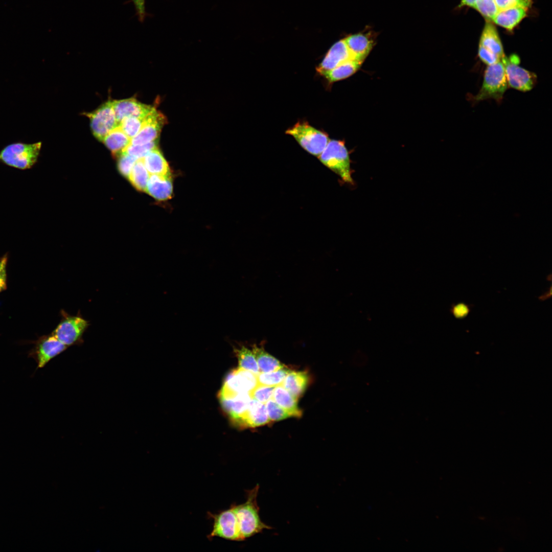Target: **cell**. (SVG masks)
<instances>
[{"label": "cell", "instance_id": "obj_1", "mask_svg": "<svg viewBox=\"0 0 552 552\" xmlns=\"http://www.w3.org/2000/svg\"><path fill=\"white\" fill-rule=\"evenodd\" d=\"M259 490V486L257 485L247 492V500L244 503L232 505L242 540L261 533L265 529L271 528L261 521L259 516V508L257 501Z\"/></svg>", "mask_w": 552, "mask_h": 552}, {"label": "cell", "instance_id": "obj_2", "mask_svg": "<svg viewBox=\"0 0 552 552\" xmlns=\"http://www.w3.org/2000/svg\"><path fill=\"white\" fill-rule=\"evenodd\" d=\"M42 143L16 142L0 151V162L20 170L29 169L37 162Z\"/></svg>", "mask_w": 552, "mask_h": 552}, {"label": "cell", "instance_id": "obj_3", "mask_svg": "<svg viewBox=\"0 0 552 552\" xmlns=\"http://www.w3.org/2000/svg\"><path fill=\"white\" fill-rule=\"evenodd\" d=\"M318 158L344 182L352 183L350 157L343 141L330 140Z\"/></svg>", "mask_w": 552, "mask_h": 552}, {"label": "cell", "instance_id": "obj_4", "mask_svg": "<svg viewBox=\"0 0 552 552\" xmlns=\"http://www.w3.org/2000/svg\"><path fill=\"white\" fill-rule=\"evenodd\" d=\"M508 86L502 61L488 65L485 71L481 87L474 99L479 101L492 99L500 102Z\"/></svg>", "mask_w": 552, "mask_h": 552}, {"label": "cell", "instance_id": "obj_5", "mask_svg": "<svg viewBox=\"0 0 552 552\" xmlns=\"http://www.w3.org/2000/svg\"><path fill=\"white\" fill-rule=\"evenodd\" d=\"M286 133L292 136L308 152L317 157L330 140L327 133L304 122L297 123L287 130Z\"/></svg>", "mask_w": 552, "mask_h": 552}, {"label": "cell", "instance_id": "obj_6", "mask_svg": "<svg viewBox=\"0 0 552 552\" xmlns=\"http://www.w3.org/2000/svg\"><path fill=\"white\" fill-rule=\"evenodd\" d=\"M508 86L521 91L532 90L537 82L536 75L519 65L520 60L516 54L501 59Z\"/></svg>", "mask_w": 552, "mask_h": 552}, {"label": "cell", "instance_id": "obj_7", "mask_svg": "<svg viewBox=\"0 0 552 552\" xmlns=\"http://www.w3.org/2000/svg\"><path fill=\"white\" fill-rule=\"evenodd\" d=\"M61 312L62 318L51 334L67 347L81 343L83 335L89 326L88 321L80 315Z\"/></svg>", "mask_w": 552, "mask_h": 552}, {"label": "cell", "instance_id": "obj_8", "mask_svg": "<svg viewBox=\"0 0 552 552\" xmlns=\"http://www.w3.org/2000/svg\"><path fill=\"white\" fill-rule=\"evenodd\" d=\"M90 120V127L94 135L102 141L104 137L119 125L113 108L112 101L109 100L97 109L85 113Z\"/></svg>", "mask_w": 552, "mask_h": 552}, {"label": "cell", "instance_id": "obj_9", "mask_svg": "<svg viewBox=\"0 0 552 552\" xmlns=\"http://www.w3.org/2000/svg\"><path fill=\"white\" fill-rule=\"evenodd\" d=\"M258 384L257 375L239 367L227 375L219 396L250 393Z\"/></svg>", "mask_w": 552, "mask_h": 552}, {"label": "cell", "instance_id": "obj_10", "mask_svg": "<svg viewBox=\"0 0 552 552\" xmlns=\"http://www.w3.org/2000/svg\"><path fill=\"white\" fill-rule=\"evenodd\" d=\"M214 520L213 530L209 538L219 537L232 541H243L237 518L232 507L218 514H211Z\"/></svg>", "mask_w": 552, "mask_h": 552}, {"label": "cell", "instance_id": "obj_11", "mask_svg": "<svg viewBox=\"0 0 552 552\" xmlns=\"http://www.w3.org/2000/svg\"><path fill=\"white\" fill-rule=\"evenodd\" d=\"M67 348L52 334L40 337L35 343L32 352L38 367H43L50 360Z\"/></svg>", "mask_w": 552, "mask_h": 552}, {"label": "cell", "instance_id": "obj_12", "mask_svg": "<svg viewBox=\"0 0 552 552\" xmlns=\"http://www.w3.org/2000/svg\"><path fill=\"white\" fill-rule=\"evenodd\" d=\"M165 122L164 114L154 109L145 118L141 130L131 139L130 144L142 145L158 140Z\"/></svg>", "mask_w": 552, "mask_h": 552}, {"label": "cell", "instance_id": "obj_13", "mask_svg": "<svg viewBox=\"0 0 552 552\" xmlns=\"http://www.w3.org/2000/svg\"><path fill=\"white\" fill-rule=\"evenodd\" d=\"M112 104L118 125L125 118L134 117L145 118L155 109L152 106L143 104L134 98L112 100Z\"/></svg>", "mask_w": 552, "mask_h": 552}, {"label": "cell", "instance_id": "obj_14", "mask_svg": "<svg viewBox=\"0 0 552 552\" xmlns=\"http://www.w3.org/2000/svg\"><path fill=\"white\" fill-rule=\"evenodd\" d=\"M222 407L232 420L238 424L246 410L250 400V393H238L228 396H219Z\"/></svg>", "mask_w": 552, "mask_h": 552}, {"label": "cell", "instance_id": "obj_15", "mask_svg": "<svg viewBox=\"0 0 552 552\" xmlns=\"http://www.w3.org/2000/svg\"><path fill=\"white\" fill-rule=\"evenodd\" d=\"M350 59H353V58L344 39H342L332 45L322 62L316 68V70L321 74Z\"/></svg>", "mask_w": 552, "mask_h": 552}, {"label": "cell", "instance_id": "obj_16", "mask_svg": "<svg viewBox=\"0 0 552 552\" xmlns=\"http://www.w3.org/2000/svg\"><path fill=\"white\" fill-rule=\"evenodd\" d=\"M270 422L265 404L251 399L237 426L244 427H256Z\"/></svg>", "mask_w": 552, "mask_h": 552}, {"label": "cell", "instance_id": "obj_17", "mask_svg": "<svg viewBox=\"0 0 552 552\" xmlns=\"http://www.w3.org/2000/svg\"><path fill=\"white\" fill-rule=\"evenodd\" d=\"M146 191L158 200H166L170 199L173 192V186L170 176L150 175Z\"/></svg>", "mask_w": 552, "mask_h": 552}, {"label": "cell", "instance_id": "obj_18", "mask_svg": "<svg viewBox=\"0 0 552 552\" xmlns=\"http://www.w3.org/2000/svg\"><path fill=\"white\" fill-rule=\"evenodd\" d=\"M344 39L353 59L362 63L373 48L372 40L363 33L351 35Z\"/></svg>", "mask_w": 552, "mask_h": 552}, {"label": "cell", "instance_id": "obj_19", "mask_svg": "<svg viewBox=\"0 0 552 552\" xmlns=\"http://www.w3.org/2000/svg\"><path fill=\"white\" fill-rule=\"evenodd\" d=\"M527 8L514 7L499 10L493 21L508 30H512L526 16Z\"/></svg>", "mask_w": 552, "mask_h": 552}, {"label": "cell", "instance_id": "obj_20", "mask_svg": "<svg viewBox=\"0 0 552 552\" xmlns=\"http://www.w3.org/2000/svg\"><path fill=\"white\" fill-rule=\"evenodd\" d=\"M479 45L496 55L501 59L505 56L498 33L490 21L487 20L484 26Z\"/></svg>", "mask_w": 552, "mask_h": 552}, {"label": "cell", "instance_id": "obj_21", "mask_svg": "<svg viewBox=\"0 0 552 552\" xmlns=\"http://www.w3.org/2000/svg\"><path fill=\"white\" fill-rule=\"evenodd\" d=\"M272 399L291 417H300L302 411L297 404L298 399L293 396L282 385L274 387Z\"/></svg>", "mask_w": 552, "mask_h": 552}, {"label": "cell", "instance_id": "obj_22", "mask_svg": "<svg viewBox=\"0 0 552 552\" xmlns=\"http://www.w3.org/2000/svg\"><path fill=\"white\" fill-rule=\"evenodd\" d=\"M142 158L150 175H170L168 164L157 147Z\"/></svg>", "mask_w": 552, "mask_h": 552}, {"label": "cell", "instance_id": "obj_23", "mask_svg": "<svg viewBox=\"0 0 552 552\" xmlns=\"http://www.w3.org/2000/svg\"><path fill=\"white\" fill-rule=\"evenodd\" d=\"M131 139L118 125L110 131L102 142L111 151L112 155L118 156L130 144Z\"/></svg>", "mask_w": 552, "mask_h": 552}, {"label": "cell", "instance_id": "obj_24", "mask_svg": "<svg viewBox=\"0 0 552 552\" xmlns=\"http://www.w3.org/2000/svg\"><path fill=\"white\" fill-rule=\"evenodd\" d=\"M308 381V376L306 372L290 371L282 385L298 399L305 391Z\"/></svg>", "mask_w": 552, "mask_h": 552}, {"label": "cell", "instance_id": "obj_25", "mask_svg": "<svg viewBox=\"0 0 552 552\" xmlns=\"http://www.w3.org/2000/svg\"><path fill=\"white\" fill-rule=\"evenodd\" d=\"M362 62L350 59L334 68L321 74L330 82H336L347 78L354 74L359 68Z\"/></svg>", "mask_w": 552, "mask_h": 552}, {"label": "cell", "instance_id": "obj_26", "mask_svg": "<svg viewBox=\"0 0 552 552\" xmlns=\"http://www.w3.org/2000/svg\"><path fill=\"white\" fill-rule=\"evenodd\" d=\"M252 351L260 372H271L284 367V365L277 359L265 352L262 347L255 345L252 347Z\"/></svg>", "mask_w": 552, "mask_h": 552}, {"label": "cell", "instance_id": "obj_27", "mask_svg": "<svg viewBox=\"0 0 552 552\" xmlns=\"http://www.w3.org/2000/svg\"><path fill=\"white\" fill-rule=\"evenodd\" d=\"M149 175L142 158H139L134 164L128 179L137 190L146 191Z\"/></svg>", "mask_w": 552, "mask_h": 552}, {"label": "cell", "instance_id": "obj_28", "mask_svg": "<svg viewBox=\"0 0 552 552\" xmlns=\"http://www.w3.org/2000/svg\"><path fill=\"white\" fill-rule=\"evenodd\" d=\"M235 352L238 360L239 367L249 371L256 375L260 372L252 350L242 346L239 349H236Z\"/></svg>", "mask_w": 552, "mask_h": 552}, {"label": "cell", "instance_id": "obj_29", "mask_svg": "<svg viewBox=\"0 0 552 552\" xmlns=\"http://www.w3.org/2000/svg\"><path fill=\"white\" fill-rule=\"evenodd\" d=\"M290 371L287 368L283 367L271 372H260L257 375L258 384L271 386L282 385L286 376Z\"/></svg>", "mask_w": 552, "mask_h": 552}, {"label": "cell", "instance_id": "obj_30", "mask_svg": "<svg viewBox=\"0 0 552 552\" xmlns=\"http://www.w3.org/2000/svg\"><path fill=\"white\" fill-rule=\"evenodd\" d=\"M145 118L134 117L125 118L121 121L119 126L124 133L131 139L135 136L141 130L143 125Z\"/></svg>", "mask_w": 552, "mask_h": 552}, {"label": "cell", "instance_id": "obj_31", "mask_svg": "<svg viewBox=\"0 0 552 552\" xmlns=\"http://www.w3.org/2000/svg\"><path fill=\"white\" fill-rule=\"evenodd\" d=\"M475 9L488 21H493L498 11L495 0H475Z\"/></svg>", "mask_w": 552, "mask_h": 552}, {"label": "cell", "instance_id": "obj_32", "mask_svg": "<svg viewBox=\"0 0 552 552\" xmlns=\"http://www.w3.org/2000/svg\"><path fill=\"white\" fill-rule=\"evenodd\" d=\"M265 406L270 421H280L291 417L272 398L266 402Z\"/></svg>", "mask_w": 552, "mask_h": 552}, {"label": "cell", "instance_id": "obj_33", "mask_svg": "<svg viewBox=\"0 0 552 552\" xmlns=\"http://www.w3.org/2000/svg\"><path fill=\"white\" fill-rule=\"evenodd\" d=\"M157 141L142 145H134L130 144L123 152L137 159L142 158L150 151L157 147Z\"/></svg>", "mask_w": 552, "mask_h": 552}, {"label": "cell", "instance_id": "obj_34", "mask_svg": "<svg viewBox=\"0 0 552 552\" xmlns=\"http://www.w3.org/2000/svg\"><path fill=\"white\" fill-rule=\"evenodd\" d=\"M117 157H118V168L119 171L123 176L128 178L131 170L137 158L124 152H122Z\"/></svg>", "mask_w": 552, "mask_h": 552}, {"label": "cell", "instance_id": "obj_35", "mask_svg": "<svg viewBox=\"0 0 552 552\" xmlns=\"http://www.w3.org/2000/svg\"><path fill=\"white\" fill-rule=\"evenodd\" d=\"M275 386H271L258 384L250 393L252 399L265 404L272 398L273 392Z\"/></svg>", "mask_w": 552, "mask_h": 552}, {"label": "cell", "instance_id": "obj_36", "mask_svg": "<svg viewBox=\"0 0 552 552\" xmlns=\"http://www.w3.org/2000/svg\"><path fill=\"white\" fill-rule=\"evenodd\" d=\"M499 10H504L514 7H522L529 8L532 0H495Z\"/></svg>", "mask_w": 552, "mask_h": 552}, {"label": "cell", "instance_id": "obj_37", "mask_svg": "<svg viewBox=\"0 0 552 552\" xmlns=\"http://www.w3.org/2000/svg\"><path fill=\"white\" fill-rule=\"evenodd\" d=\"M478 55L480 59L487 65H492L501 61V59L496 55L480 45L478 47Z\"/></svg>", "mask_w": 552, "mask_h": 552}, {"label": "cell", "instance_id": "obj_38", "mask_svg": "<svg viewBox=\"0 0 552 552\" xmlns=\"http://www.w3.org/2000/svg\"><path fill=\"white\" fill-rule=\"evenodd\" d=\"M470 310V306L462 302L453 304L450 309L453 316L457 319L465 318L469 314Z\"/></svg>", "mask_w": 552, "mask_h": 552}, {"label": "cell", "instance_id": "obj_39", "mask_svg": "<svg viewBox=\"0 0 552 552\" xmlns=\"http://www.w3.org/2000/svg\"><path fill=\"white\" fill-rule=\"evenodd\" d=\"M8 254L0 258V293L7 289V265Z\"/></svg>", "mask_w": 552, "mask_h": 552}, {"label": "cell", "instance_id": "obj_40", "mask_svg": "<svg viewBox=\"0 0 552 552\" xmlns=\"http://www.w3.org/2000/svg\"><path fill=\"white\" fill-rule=\"evenodd\" d=\"M134 5L136 14L140 21L143 22L146 16L145 0H131Z\"/></svg>", "mask_w": 552, "mask_h": 552}, {"label": "cell", "instance_id": "obj_41", "mask_svg": "<svg viewBox=\"0 0 552 552\" xmlns=\"http://www.w3.org/2000/svg\"><path fill=\"white\" fill-rule=\"evenodd\" d=\"M475 0H460L459 7L467 6L475 9Z\"/></svg>", "mask_w": 552, "mask_h": 552}]
</instances>
